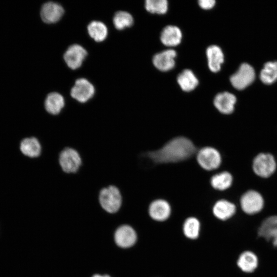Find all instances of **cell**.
<instances>
[{
	"mask_svg": "<svg viewBox=\"0 0 277 277\" xmlns=\"http://www.w3.org/2000/svg\"><path fill=\"white\" fill-rule=\"evenodd\" d=\"M182 33L175 26L168 25L163 28L160 35L162 43L166 46L174 47L179 45L182 41Z\"/></svg>",
	"mask_w": 277,
	"mask_h": 277,
	"instance_id": "obj_17",
	"label": "cell"
},
{
	"mask_svg": "<svg viewBox=\"0 0 277 277\" xmlns=\"http://www.w3.org/2000/svg\"><path fill=\"white\" fill-rule=\"evenodd\" d=\"M177 82L182 90L190 92L199 85V80L192 70L185 69L177 77Z\"/></svg>",
	"mask_w": 277,
	"mask_h": 277,
	"instance_id": "obj_22",
	"label": "cell"
},
{
	"mask_svg": "<svg viewBox=\"0 0 277 277\" xmlns=\"http://www.w3.org/2000/svg\"><path fill=\"white\" fill-rule=\"evenodd\" d=\"M113 23L116 29L122 30L133 25V18L129 12L120 11L115 13Z\"/></svg>",
	"mask_w": 277,
	"mask_h": 277,
	"instance_id": "obj_26",
	"label": "cell"
},
{
	"mask_svg": "<svg viewBox=\"0 0 277 277\" xmlns=\"http://www.w3.org/2000/svg\"><path fill=\"white\" fill-rule=\"evenodd\" d=\"M58 162L62 171L67 174L76 173L83 164L79 152L70 147H65L60 152Z\"/></svg>",
	"mask_w": 277,
	"mask_h": 277,
	"instance_id": "obj_3",
	"label": "cell"
},
{
	"mask_svg": "<svg viewBox=\"0 0 277 277\" xmlns=\"http://www.w3.org/2000/svg\"><path fill=\"white\" fill-rule=\"evenodd\" d=\"M196 150L191 140L179 136L169 141L161 149L149 152L148 156L157 163H175L189 159Z\"/></svg>",
	"mask_w": 277,
	"mask_h": 277,
	"instance_id": "obj_1",
	"label": "cell"
},
{
	"mask_svg": "<svg viewBox=\"0 0 277 277\" xmlns=\"http://www.w3.org/2000/svg\"><path fill=\"white\" fill-rule=\"evenodd\" d=\"M199 6L203 9L209 10L212 9L215 4L214 0H200L198 1Z\"/></svg>",
	"mask_w": 277,
	"mask_h": 277,
	"instance_id": "obj_29",
	"label": "cell"
},
{
	"mask_svg": "<svg viewBox=\"0 0 277 277\" xmlns=\"http://www.w3.org/2000/svg\"><path fill=\"white\" fill-rule=\"evenodd\" d=\"M232 181V175L228 172L223 171L211 177V185L215 189L224 190L231 186Z\"/></svg>",
	"mask_w": 277,
	"mask_h": 277,
	"instance_id": "obj_24",
	"label": "cell"
},
{
	"mask_svg": "<svg viewBox=\"0 0 277 277\" xmlns=\"http://www.w3.org/2000/svg\"><path fill=\"white\" fill-rule=\"evenodd\" d=\"M236 265L243 273L251 274L259 267V259L254 252L250 250H245L239 254Z\"/></svg>",
	"mask_w": 277,
	"mask_h": 277,
	"instance_id": "obj_10",
	"label": "cell"
},
{
	"mask_svg": "<svg viewBox=\"0 0 277 277\" xmlns=\"http://www.w3.org/2000/svg\"><path fill=\"white\" fill-rule=\"evenodd\" d=\"M95 92L93 85L87 80L77 79L70 91L71 96L80 103H86L94 95Z\"/></svg>",
	"mask_w": 277,
	"mask_h": 277,
	"instance_id": "obj_8",
	"label": "cell"
},
{
	"mask_svg": "<svg viewBox=\"0 0 277 277\" xmlns=\"http://www.w3.org/2000/svg\"><path fill=\"white\" fill-rule=\"evenodd\" d=\"M242 211L248 215H254L260 212L264 206V200L258 191L250 190L245 192L240 199Z\"/></svg>",
	"mask_w": 277,
	"mask_h": 277,
	"instance_id": "obj_4",
	"label": "cell"
},
{
	"mask_svg": "<svg viewBox=\"0 0 277 277\" xmlns=\"http://www.w3.org/2000/svg\"><path fill=\"white\" fill-rule=\"evenodd\" d=\"M261 80L266 84L273 83L277 80V62L266 63L260 73Z\"/></svg>",
	"mask_w": 277,
	"mask_h": 277,
	"instance_id": "obj_25",
	"label": "cell"
},
{
	"mask_svg": "<svg viewBox=\"0 0 277 277\" xmlns=\"http://www.w3.org/2000/svg\"><path fill=\"white\" fill-rule=\"evenodd\" d=\"M199 164L206 170H212L218 168L221 163L219 152L211 147H205L200 149L196 155Z\"/></svg>",
	"mask_w": 277,
	"mask_h": 277,
	"instance_id": "obj_6",
	"label": "cell"
},
{
	"mask_svg": "<svg viewBox=\"0 0 277 277\" xmlns=\"http://www.w3.org/2000/svg\"><path fill=\"white\" fill-rule=\"evenodd\" d=\"M254 78L255 72L252 67L248 64L243 63L230 76V81L235 88L242 90L252 83Z\"/></svg>",
	"mask_w": 277,
	"mask_h": 277,
	"instance_id": "obj_7",
	"label": "cell"
},
{
	"mask_svg": "<svg viewBox=\"0 0 277 277\" xmlns=\"http://www.w3.org/2000/svg\"><path fill=\"white\" fill-rule=\"evenodd\" d=\"M64 13L62 6L55 2H49L44 4L41 10L43 21L47 24L58 22Z\"/></svg>",
	"mask_w": 277,
	"mask_h": 277,
	"instance_id": "obj_13",
	"label": "cell"
},
{
	"mask_svg": "<svg viewBox=\"0 0 277 277\" xmlns=\"http://www.w3.org/2000/svg\"><path fill=\"white\" fill-rule=\"evenodd\" d=\"M45 112L50 115L56 116L62 113L65 106L64 97L58 93L48 94L44 101Z\"/></svg>",
	"mask_w": 277,
	"mask_h": 277,
	"instance_id": "obj_14",
	"label": "cell"
},
{
	"mask_svg": "<svg viewBox=\"0 0 277 277\" xmlns=\"http://www.w3.org/2000/svg\"><path fill=\"white\" fill-rule=\"evenodd\" d=\"M206 54L210 70L214 73L219 71L224 62V54L221 48L215 45H210L207 48Z\"/></svg>",
	"mask_w": 277,
	"mask_h": 277,
	"instance_id": "obj_19",
	"label": "cell"
},
{
	"mask_svg": "<svg viewBox=\"0 0 277 277\" xmlns=\"http://www.w3.org/2000/svg\"><path fill=\"white\" fill-rule=\"evenodd\" d=\"M236 208L235 205L225 200L217 201L213 207V213L217 219L225 221L234 215Z\"/></svg>",
	"mask_w": 277,
	"mask_h": 277,
	"instance_id": "obj_20",
	"label": "cell"
},
{
	"mask_svg": "<svg viewBox=\"0 0 277 277\" xmlns=\"http://www.w3.org/2000/svg\"><path fill=\"white\" fill-rule=\"evenodd\" d=\"M19 149L22 153L30 159H38L43 151L41 141L34 136L24 138L20 143Z\"/></svg>",
	"mask_w": 277,
	"mask_h": 277,
	"instance_id": "obj_11",
	"label": "cell"
},
{
	"mask_svg": "<svg viewBox=\"0 0 277 277\" xmlns=\"http://www.w3.org/2000/svg\"><path fill=\"white\" fill-rule=\"evenodd\" d=\"M236 101L234 94L228 92H223L215 95L213 104L221 113L229 114L233 111Z\"/></svg>",
	"mask_w": 277,
	"mask_h": 277,
	"instance_id": "obj_16",
	"label": "cell"
},
{
	"mask_svg": "<svg viewBox=\"0 0 277 277\" xmlns=\"http://www.w3.org/2000/svg\"><path fill=\"white\" fill-rule=\"evenodd\" d=\"M90 36L97 42L104 41L108 35V29L106 25L100 21H92L87 26Z\"/></svg>",
	"mask_w": 277,
	"mask_h": 277,
	"instance_id": "obj_23",
	"label": "cell"
},
{
	"mask_svg": "<svg viewBox=\"0 0 277 277\" xmlns=\"http://www.w3.org/2000/svg\"><path fill=\"white\" fill-rule=\"evenodd\" d=\"M176 52L173 49H168L155 54L152 58L154 67L158 70L166 72L172 69L175 66Z\"/></svg>",
	"mask_w": 277,
	"mask_h": 277,
	"instance_id": "obj_12",
	"label": "cell"
},
{
	"mask_svg": "<svg viewBox=\"0 0 277 277\" xmlns=\"http://www.w3.org/2000/svg\"><path fill=\"white\" fill-rule=\"evenodd\" d=\"M87 55V52L82 46L74 44L71 45L64 55V59L67 66L75 70L80 67Z\"/></svg>",
	"mask_w": 277,
	"mask_h": 277,
	"instance_id": "obj_9",
	"label": "cell"
},
{
	"mask_svg": "<svg viewBox=\"0 0 277 277\" xmlns=\"http://www.w3.org/2000/svg\"><path fill=\"white\" fill-rule=\"evenodd\" d=\"M92 277H110V276L108 275H100V274H95Z\"/></svg>",
	"mask_w": 277,
	"mask_h": 277,
	"instance_id": "obj_30",
	"label": "cell"
},
{
	"mask_svg": "<svg viewBox=\"0 0 277 277\" xmlns=\"http://www.w3.org/2000/svg\"><path fill=\"white\" fill-rule=\"evenodd\" d=\"M145 7L150 13L164 14L167 12L168 3L167 0H146Z\"/></svg>",
	"mask_w": 277,
	"mask_h": 277,
	"instance_id": "obj_28",
	"label": "cell"
},
{
	"mask_svg": "<svg viewBox=\"0 0 277 277\" xmlns=\"http://www.w3.org/2000/svg\"><path fill=\"white\" fill-rule=\"evenodd\" d=\"M98 201L104 211L113 214L118 212L121 208L123 197L121 191L116 186L110 185L100 190Z\"/></svg>",
	"mask_w": 277,
	"mask_h": 277,
	"instance_id": "obj_2",
	"label": "cell"
},
{
	"mask_svg": "<svg viewBox=\"0 0 277 277\" xmlns=\"http://www.w3.org/2000/svg\"><path fill=\"white\" fill-rule=\"evenodd\" d=\"M170 213V206L169 203L164 200H155L149 206V215L154 220L165 221L169 217Z\"/></svg>",
	"mask_w": 277,
	"mask_h": 277,
	"instance_id": "obj_18",
	"label": "cell"
},
{
	"mask_svg": "<svg viewBox=\"0 0 277 277\" xmlns=\"http://www.w3.org/2000/svg\"><path fill=\"white\" fill-rule=\"evenodd\" d=\"M114 240L118 246L122 248H128L135 243L136 234L131 227L124 225L116 229L114 234Z\"/></svg>",
	"mask_w": 277,
	"mask_h": 277,
	"instance_id": "obj_15",
	"label": "cell"
},
{
	"mask_svg": "<svg viewBox=\"0 0 277 277\" xmlns=\"http://www.w3.org/2000/svg\"><path fill=\"white\" fill-rule=\"evenodd\" d=\"M277 231V215L265 218L258 227L257 235L259 238L269 242L271 234Z\"/></svg>",
	"mask_w": 277,
	"mask_h": 277,
	"instance_id": "obj_21",
	"label": "cell"
},
{
	"mask_svg": "<svg viewBox=\"0 0 277 277\" xmlns=\"http://www.w3.org/2000/svg\"><path fill=\"white\" fill-rule=\"evenodd\" d=\"M200 227L199 220L195 217H190L184 223L183 231L187 238L195 239L199 236Z\"/></svg>",
	"mask_w": 277,
	"mask_h": 277,
	"instance_id": "obj_27",
	"label": "cell"
},
{
	"mask_svg": "<svg viewBox=\"0 0 277 277\" xmlns=\"http://www.w3.org/2000/svg\"><path fill=\"white\" fill-rule=\"evenodd\" d=\"M276 162L270 153H260L253 159L252 168L258 176L267 178L270 176L276 169Z\"/></svg>",
	"mask_w": 277,
	"mask_h": 277,
	"instance_id": "obj_5",
	"label": "cell"
}]
</instances>
